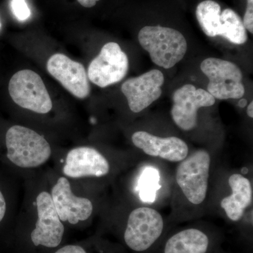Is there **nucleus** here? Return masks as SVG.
Listing matches in <instances>:
<instances>
[{
  "instance_id": "obj_1",
  "label": "nucleus",
  "mask_w": 253,
  "mask_h": 253,
  "mask_svg": "<svg viewBox=\"0 0 253 253\" xmlns=\"http://www.w3.org/2000/svg\"><path fill=\"white\" fill-rule=\"evenodd\" d=\"M6 157L16 167L33 169L49 161L51 148L44 136L26 126H14L6 131Z\"/></svg>"
},
{
  "instance_id": "obj_2",
  "label": "nucleus",
  "mask_w": 253,
  "mask_h": 253,
  "mask_svg": "<svg viewBox=\"0 0 253 253\" xmlns=\"http://www.w3.org/2000/svg\"><path fill=\"white\" fill-rule=\"evenodd\" d=\"M143 49L151 61L163 68L174 67L185 56L187 42L180 32L163 26H145L138 35Z\"/></svg>"
},
{
  "instance_id": "obj_3",
  "label": "nucleus",
  "mask_w": 253,
  "mask_h": 253,
  "mask_svg": "<svg viewBox=\"0 0 253 253\" xmlns=\"http://www.w3.org/2000/svg\"><path fill=\"white\" fill-rule=\"evenodd\" d=\"M210 168L209 153L206 150H199L181 161L176 168V183L192 204H202L206 199Z\"/></svg>"
},
{
  "instance_id": "obj_4",
  "label": "nucleus",
  "mask_w": 253,
  "mask_h": 253,
  "mask_svg": "<svg viewBox=\"0 0 253 253\" xmlns=\"http://www.w3.org/2000/svg\"><path fill=\"white\" fill-rule=\"evenodd\" d=\"M201 69L209 79L208 91L214 99H239L244 96L243 73L235 63L208 58L201 63Z\"/></svg>"
},
{
  "instance_id": "obj_5",
  "label": "nucleus",
  "mask_w": 253,
  "mask_h": 253,
  "mask_svg": "<svg viewBox=\"0 0 253 253\" xmlns=\"http://www.w3.org/2000/svg\"><path fill=\"white\" fill-rule=\"evenodd\" d=\"M9 92L13 101L23 109L41 114L52 109V101L44 82L31 70L15 73L9 81Z\"/></svg>"
},
{
  "instance_id": "obj_6",
  "label": "nucleus",
  "mask_w": 253,
  "mask_h": 253,
  "mask_svg": "<svg viewBox=\"0 0 253 253\" xmlns=\"http://www.w3.org/2000/svg\"><path fill=\"white\" fill-rule=\"evenodd\" d=\"M162 216L153 208H136L129 214L125 231L126 246L136 252L149 249L163 230Z\"/></svg>"
},
{
  "instance_id": "obj_7",
  "label": "nucleus",
  "mask_w": 253,
  "mask_h": 253,
  "mask_svg": "<svg viewBox=\"0 0 253 253\" xmlns=\"http://www.w3.org/2000/svg\"><path fill=\"white\" fill-rule=\"evenodd\" d=\"M129 68L127 56L116 42L105 44L88 67V79L99 87L116 84L126 77Z\"/></svg>"
},
{
  "instance_id": "obj_8",
  "label": "nucleus",
  "mask_w": 253,
  "mask_h": 253,
  "mask_svg": "<svg viewBox=\"0 0 253 253\" xmlns=\"http://www.w3.org/2000/svg\"><path fill=\"white\" fill-rule=\"evenodd\" d=\"M37 221L32 231V243L36 246L54 249L62 241L65 227L58 215L48 191L39 193L36 198Z\"/></svg>"
},
{
  "instance_id": "obj_9",
  "label": "nucleus",
  "mask_w": 253,
  "mask_h": 253,
  "mask_svg": "<svg viewBox=\"0 0 253 253\" xmlns=\"http://www.w3.org/2000/svg\"><path fill=\"white\" fill-rule=\"evenodd\" d=\"M171 116L174 123L184 131L194 129L197 126L198 111L212 106L215 99L204 89L186 84L174 91Z\"/></svg>"
},
{
  "instance_id": "obj_10",
  "label": "nucleus",
  "mask_w": 253,
  "mask_h": 253,
  "mask_svg": "<svg viewBox=\"0 0 253 253\" xmlns=\"http://www.w3.org/2000/svg\"><path fill=\"white\" fill-rule=\"evenodd\" d=\"M50 195L63 222L75 225L80 221H86L92 214L93 204L90 200L76 196L66 176H60L56 180Z\"/></svg>"
},
{
  "instance_id": "obj_11",
  "label": "nucleus",
  "mask_w": 253,
  "mask_h": 253,
  "mask_svg": "<svg viewBox=\"0 0 253 253\" xmlns=\"http://www.w3.org/2000/svg\"><path fill=\"white\" fill-rule=\"evenodd\" d=\"M164 81L163 73L156 69L148 71L139 77L126 80L121 86V91L127 99L131 111L141 112L159 99Z\"/></svg>"
},
{
  "instance_id": "obj_12",
  "label": "nucleus",
  "mask_w": 253,
  "mask_h": 253,
  "mask_svg": "<svg viewBox=\"0 0 253 253\" xmlns=\"http://www.w3.org/2000/svg\"><path fill=\"white\" fill-rule=\"evenodd\" d=\"M48 72L73 96L85 99L90 94L87 73L82 63L63 54L52 55L46 64Z\"/></svg>"
},
{
  "instance_id": "obj_13",
  "label": "nucleus",
  "mask_w": 253,
  "mask_h": 253,
  "mask_svg": "<svg viewBox=\"0 0 253 253\" xmlns=\"http://www.w3.org/2000/svg\"><path fill=\"white\" fill-rule=\"evenodd\" d=\"M110 172L109 161L98 150L79 146L68 151L63 167L65 176L72 179L102 177Z\"/></svg>"
},
{
  "instance_id": "obj_14",
  "label": "nucleus",
  "mask_w": 253,
  "mask_h": 253,
  "mask_svg": "<svg viewBox=\"0 0 253 253\" xmlns=\"http://www.w3.org/2000/svg\"><path fill=\"white\" fill-rule=\"evenodd\" d=\"M131 141L145 154L170 162H181L189 154V147L185 141L176 136L163 138L146 131H138L131 136Z\"/></svg>"
},
{
  "instance_id": "obj_15",
  "label": "nucleus",
  "mask_w": 253,
  "mask_h": 253,
  "mask_svg": "<svg viewBox=\"0 0 253 253\" xmlns=\"http://www.w3.org/2000/svg\"><path fill=\"white\" fill-rule=\"evenodd\" d=\"M229 184L232 194L222 199L221 206L231 220L237 221L252 204V186L249 179L240 174H232L229 177Z\"/></svg>"
},
{
  "instance_id": "obj_16",
  "label": "nucleus",
  "mask_w": 253,
  "mask_h": 253,
  "mask_svg": "<svg viewBox=\"0 0 253 253\" xmlns=\"http://www.w3.org/2000/svg\"><path fill=\"white\" fill-rule=\"evenodd\" d=\"M208 236L196 229H186L172 236L166 243L165 253H206Z\"/></svg>"
},
{
  "instance_id": "obj_17",
  "label": "nucleus",
  "mask_w": 253,
  "mask_h": 253,
  "mask_svg": "<svg viewBox=\"0 0 253 253\" xmlns=\"http://www.w3.org/2000/svg\"><path fill=\"white\" fill-rule=\"evenodd\" d=\"M221 13L220 5L212 0H205L198 5L196 18L206 36L214 38L220 34Z\"/></svg>"
},
{
  "instance_id": "obj_18",
  "label": "nucleus",
  "mask_w": 253,
  "mask_h": 253,
  "mask_svg": "<svg viewBox=\"0 0 253 253\" xmlns=\"http://www.w3.org/2000/svg\"><path fill=\"white\" fill-rule=\"evenodd\" d=\"M219 36L236 44H244L247 42V32L244 22L234 10L226 9L221 13Z\"/></svg>"
},
{
  "instance_id": "obj_19",
  "label": "nucleus",
  "mask_w": 253,
  "mask_h": 253,
  "mask_svg": "<svg viewBox=\"0 0 253 253\" xmlns=\"http://www.w3.org/2000/svg\"><path fill=\"white\" fill-rule=\"evenodd\" d=\"M160 176L157 169L147 168L143 172L139 183V196L145 202L152 203L156 199V193L161 188Z\"/></svg>"
},
{
  "instance_id": "obj_20",
  "label": "nucleus",
  "mask_w": 253,
  "mask_h": 253,
  "mask_svg": "<svg viewBox=\"0 0 253 253\" xmlns=\"http://www.w3.org/2000/svg\"><path fill=\"white\" fill-rule=\"evenodd\" d=\"M11 6L15 16L20 21H25L31 16V10L26 0H12Z\"/></svg>"
},
{
  "instance_id": "obj_21",
  "label": "nucleus",
  "mask_w": 253,
  "mask_h": 253,
  "mask_svg": "<svg viewBox=\"0 0 253 253\" xmlns=\"http://www.w3.org/2000/svg\"><path fill=\"white\" fill-rule=\"evenodd\" d=\"M243 22L246 29L253 33V0H247V7Z\"/></svg>"
},
{
  "instance_id": "obj_22",
  "label": "nucleus",
  "mask_w": 253,
  "mask_h": 253,
  "mask_svg": "<svg viewBox=\"0 0 253 253\" xmlns=\"http://www.w3.org/2000/svg\"><path fill=\"white\" fill-rule=\"evenodd\" d=\"M54 253H87L82 246L78 245H67L57 250Z\"/></svg>"
},
{
  "instance_id": "obj_23",
  "label": "nucleus",
  "mask_w": 253,
  "mask_h": 253,
  "mask_svg": "<svg viewBox=\"0 0 253 253\" xmlns=\"http://www.w3.org/2000/svg\"><path fill=\"white\" fill-rule=\"evenodd\" d=\"M6 212V202L4 195L0 190V222L5 217Z\"/></svg>"
},
{
  "instance_id": "obj_24",
  "label": "nucleus",
  "mask_w": 253,
  "mask_h": 253,
  "mask_svg": "<svg viewBox=\"0 0 253 253\" xmlns=\"http://www.w3.org/2000/svg\"><path fill=\"white\" fill-rule=\"evenodd\" d=\"M100 0H78L79 4L86 8H91L96 5L97 1Z\"/></svg>"
},
{
  "instance_id": "obj_25",
  "label": "nucleus",
  "mask_w": 253,
  "mask_h": 253,
  "mask_svg": "<svg viewBox=\"0 0 253 253\" xmlns=\"http://www.w3.org/2000/svg\"><path fill=\"white\" fill-rule=\"evenodd\" d=\"M247 113L248 116H249L250 118H253V102L251 101V104L249 105L247 109Z\"/></svg>"
},
{
  "instance_id": "obj_26",
  "label": "nucleus",
  "mask_w": 253,
  "mask_h": 253,
  "mask_svg": "<svg viewBox=\"0 0 253 253\" xmlns=\"http://www.w3.org/2000/svg\"><path fill=\"white\" fill-rule=\"evenodd\" d=\"M246 103H247V100H246V99L241 100V101H239V106L242 108L244 107V106H246Z\"/></svg>"
},
{
  "instance_id": "obj_27",
  "label": "nucleus",
  "mask_w": 253,
  "mask_h": 253,
  "mask_svg": "<svg viewBox=\"0 0 253 253\" xmlns=\"http://www.w3.org/2000/svg\"><path fill=\"white\" fill-rule=\"evenodd\" d=\"M0 27H1V24H0Z\"/></svg>"
}]
</instances>
